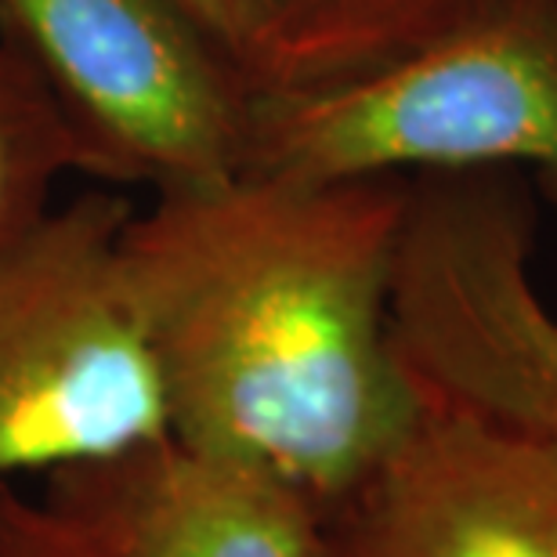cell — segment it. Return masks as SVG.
Masks as SVG:
<instances>
[{
  "instance_id": "5b68a950",
  "label": "cell",
  "mask_w": 557,
  "mask_h": 557,
  "mask_svg": "<svg viewBox=\"0 0 557 557\" xmlns=\"http://www.w3.org/2000/svg\"><path fill=\"white\" fill-rule=\"evenodd\" d=\"M0 44L48 91L87 177L156 196L247 166L258 87L177 0H0Z\"/></svg>"
},
{
  "instance_id": "ba28073f",
  "label": "cell",
  "mask_w": 557,
  "mask_h": 557,
  "mask_svg": "<svg viewBox=\"0 0 557 557\" xmlns=\"http://www.w3.org/2000/svg\"><path fill=\"white\" fill-rule=\"evenodd\" d=\"M258 91L348 81L398 59L485 0H258Z\"/></svg>"
},
{
  "instance_id": "30bf717a",
  "label": "cell",
  "mask_w": 557,
  "mask_h": 557,
  "mask_svg": "<svg viewBox=\"0 0 557 557\" xmlns=\"http://www.w3.org/2000/svg\"><path fill=\"white\" fill-rule=\"evenodd\" d=\"M0 557H84L44 507L40 496H26L18 482H0Z\"/></svg>"
},
{
  "instance_id": "6da1fadb",
  "label": "cell",
  "mask_w": 557,
  "mask_h": 557,
  "mask_svg": "<svg viewBox=\"0 0 557 557\" xmlns=\"http://www.w3.org/2000/svg\"><path fill=\"white\" fill-rule=\"evenodd\" d=\"M409 177L232 174L135 207L120 264L171 438L326 507L423 417L392 341Z\"/></svg>"
},
{
  "instance_id": "52a82bcc",
  "label": "cell",
  "mask_w": 557,
  "mask_h": 557,
  "mask_svg": "<svg viewBox=\"0 0 557 557\" xmlns=\"http://www.w3.org/2000/svg\"><path fill=\"white\" fill-rule=\"evenodd\" d=\"M84 557H319V507L283 478L160 438L44 474Z\"/></svg>"
},
{
  "instance_id": "277c9868",
  "label": "cell",
  "mask_w": 557,
  "mask_h": 557,
  "mask_svg": "<svg viewBox=\"0 0 557 557\" xmlns=\"http://www.w3.org/2000/svg\"><path fill=\"white\" fill-rule=\"evenodd\" d=\"M536 228L515 171L409 177L392 341L423 403L557 449V311L532 278Z\"/></svg>"
},
{
  "instance_id": "3957f363",
  "label": "cell",
  "mask_w": 557,
  "mask_h": 557,
  "mask_svg": "<svg viewBox=\"0 0 557 557\" xmlns=\"http://www.w3.org/2000/svg\"><path fill=\"white\" fill-rule=\"evenodd\" d=\"M135 203L84 193L0 258V482L171 434L120 236Z\"/></svg>"
},
{
  "instance_id": "8992f818",
  "label": "cell",
  "mask_w": 557,
  "mask_h": 557,
  "mask_svg": "<svg viewBox=\"0 0 557 557\" xmlns=\"http://www.w3.org/2000/svg\"><path fill=\"white\" fill-rule=\"evenodd\" d=\"M319 557H557V449L428 403L366 482L319 507Z\"/></svg>"
},
{
  "instance_id": "8fae6325",
  "label": "cell",
  "mask_w": 557,
  "mask_h": 557,
  "mask_svg": "<svg viewBox=\"0 0 557 557\" xmlns=\"http://www.w3.org/2000/svg\"><path fill=\"white\" fill-rule=\"evenodd\" d=\"M177 4L243 65L253 81L258 54H261V4L258 0H177Z\"/></svg>"
},
{
  "instance_id": "7a4b0ae2",
  "label": "cell",
  "mask_w": 557,
  "mask_h": 557,
  "mask_svg": "<svg viewBox=\"0 0 557 557\" xmlns=\"http://www.w3.org/2000/svg\"><path fill=\"white\" fill-rule=\"evenodd\" d=\"M247 174L515 171L557 207V0H485L348 81L258 91Z\"/></svg>"
},
{
  "instance_id": "9c48e42d",
  "label": "cell",
  "mask_w": 557,
  "mask_h": 557,
  "mask_svg": "<svg viewBox=\"0 0 557 557\" xmlns=\"http://www.w3.org/2000/svg\"><path fill=\"white\" fill-rule=\"evenodd\" d=\"M65 174H84L70 127L29 65L0 44V258L51 214Z\"/></svg>"
}]
</instances>
